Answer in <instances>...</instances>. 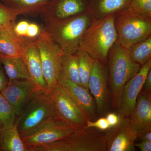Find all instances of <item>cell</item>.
Returning <instances> with one entry per match:
<instances>
[{"label": "cell", "mask_w": 151, "mask_h": 151, "mask_svg": "<svg viewBox=\"0 0 151 151\" xmlns=\"http://www.w3.org/2000/svg\"><path fill=\"white\" fill-rule=\"evenodd\" d=\"M117 40L114 14L92 19L81 37L78 49L86 52L93 59L107 63L109 52Z\"/></svg>", "instance_id": "6da1fadb"}, {"label": "cell", "mask_w": 151, "mask_h": 151, "mask_svg": "<svg viewBox=\"0 0 151 151\" xmlns=\"http://www.w3.org/2000/svg\"><path fill=\"white\" fill-rule=\"evenodd\" d=\"M108 57L112 105L119 109L124 86L139 70L141 66L132 61L128 49L117 42L111 48Z\"/></svg>", "instance_id": "7a4b0ae2"}, {"label": "cell", "mask_w": 151, "mask_h": 151, "mask_svg": "<svg viewBox=\"0 0 151 151\" xmlns=\"http://www.w3.org/2000/svg\"><path fill=\"white\" fill-rule=\"evenodd\" d=\"M92 21L86 11L69 18L45 24L44 28L63 54H74L78 50L81 37Z\"/></svg>", "instance_id": "3957f363"}, {"label": "cell", "mask_w": 151, "mask_h": 151, "mask_svg": "<svg viewBox=\"0 0 151 151\" xmlns=\"http://www.w3.org/2000/svg\"><path fill=\"white\" fill-rule=\"evenodd\" d=\"M117 42L129 49L151 36V18L136 12L129 6L114 14Z\"/></svg>", "instance_id": "277c9868"}, {"label": "cell", "mask_w": 151, "mask_h": 151, "mask_svg": "<svg viewBox=\"0 0 151 151\" xmlns=\"http://www.w3.org/2000/svg\"><path fill=\"white\" fill-rule=\"evenodd\" d=\"M106 131L85 127L75 129L67 137L36 147L35 151H106Z\"/></svg>", "instance_id": "5b68a950"}, {"label": "cell", "mask_w": 151, "mask_h": 151, "mask_svg": "<svg viewBox=\"0 0 151 151\" xmlns=\"http://www.w3.org/2000/svg\"><path fill=\"white\" fill-rule=\"evenodd\" d=\"M54 116H56L51 92L38 89L17 116L16 123L21 136Z\"/></svg>", "instance_id": "8992f818"}, {"label": "cell", "mask_w": 151, "mask_h": 151, "mask_svg": "<svg viewBox=\"0 0 151 151\" xmlns=\"http://www.w3.org/2000/svg\"><path fill=\"white\" fill-rule=\"evenodd\" d=\"M35 42L40 54L44 78L51 92L58 83L60 61L64 54L44 27L35 39Z\"/></svg>", "instance_id": "52a82bcc"}, {"label": "cell", "mask_w": 151, "mask_h": 151, "mask_svg": "<svg viewBox=\"0 0 151 151\" xmlns=\"http://www.w3.org/2000/svg\"><path fill=\"white\" fill-rule=\"evenodd\" d=\"M75 129L56 116H52L22 135L29 151L33 148L67 137Z\"/></svg>", "instance_id": "ba28073f"}, {"label": "cell", "mask_w": 151, "mask_h": 151, "mask_svg": "<svg viewBox=\"0 0 151 151\" xmlns=\"http://www.w3.org/2000/svg\"><path fill=\"white\" fill-rule=\"evenodd\" d=\"M106 64L99 60H94L88 83V89L95 100L98 116H103L108 112L110 103L108 86V71Z\"/></svg>", "instance_id": "9c48e42d"}, {"label": "cell", "mask_w": 151, "mask_h": 151, "mask_svg": "<svg viewBox=\"0 0 151 151\" xmlns=\"http://www.w3.org/2000/svg\"><path fill=\"white\" fill-rule=\"evenodd\" d=\"M57 117L75 129L86 127L81 110L58 83L51 92Z\"/></svg>", "instance_id": "30bf717a"}, {"label": "cell", "mask_w": 151, "mask_h": 151, "mask_svg": "<svg viewBox=\"0 0 151 151\" xmlns=\"http://www.w3.org/2000/svg\"><path fill=\"white\" fill-rule=\"evenodd\" d=\"M106 151H134L138 132L131 123L129 117L121 119L115 127L106 131Z\"/></svg>", "instance_id": "8fae6325"}, {"label": "cell", "mask_w": 151, "mask_h": 151, "mask_svg": "<svg viewBox=\"0 0 151 151\" xmlns=\"http://www.w3.org/2000/svg\"><path fill=\"white\" fill-rule=\"evenodd\" d=\"M151 68V59H150L141 66L139 70L124 86L118 113L121 119L129 117L134 108L138 96Z\"/></svg>", "instance_id": "7c38bea8"}, {"label": "cell", "mask_w": 151, "mask_h": 151, "mask_svg": "<svg viewBox=\"0 0 151 151\" xmlns=\"http://www.w3.org/2000/svg\"><path fill=\"white\" fill-rule=\"evenodd\" d=\"M58 83L78 107L86 122L97 118L96 103L89 89L75 84L59 74Z\"/></svg>", "instance_id": "4fadbf2b"}, {"label": "cell", "mask_w": 151, "mask_h": 151, "mask_svg": "<svg viewBox=\"0 0 151 151\" xmlns=\"http://www.w3.org/2000/svg\"><path fill=\"white\" fill-rule=\"evenodd\" d=\"M88 0H51L41 14L45 23L65 19L86 12Z\"/></svg>", "instance_id": "5bb4252c"}, {"label": "cell", "mask_w": 151, "mask_h": 151, "mask_svg": "<svg viewBox=\"0 0 151 151\" xmlns=\"http://www.w3.org/2000/svg\"><path fill=\"white\" fill-rule=\"evenodd\" d=\"M38 89L40 88L31 80H9L1 93L12 105L17 116Z\"/></svg>", "instance_id": "9a60e30c"}, {"label": "cell", "mask_w": 151, "mask_h": 151, "mask_svg": "<svg viewBox=\"0 0 151 151\" xmlns=\"http://www.w3.org/2000/svg\"><path fill=\"white\" fill-rule=\"evenodd\" d=\"M19 38L22 46V57L26 65L31 80L40 89L49 91L44 78L40 54L35 39Z\"/></svg>", "instance_id": "2e32d148"}, {"label": "cell", "mask_w": 151, "mask_h": 151, "mask_svg": "<svg viewBox=\"0 0 151 151\" xmlns=\"http://www.w3.org/2000/svg\"><path fill=\"white\" fill-rule=\"evenodd\" d=\"M129 118L137 132L151 127V93L141 91Z\"/></svg>", "instance_id": "e0dca14e"}, {"label": "cell", "mask_w": 151, "mask_h": 151, "mask_svg": "<svg viewBox=\"0 0 151 151\" xmlns=\"http://www.w3.org/2000/svg\"><path fill=\"white\" fill-rule=\"evenodd\" d=\"M131 0H88L86 12L92 19H98L129 6Z\"/></svg>", "instance_id": "ac0fdd59"}, {"label": "cell", "mask_w": 151, "mask_h": 151, "mask_svg": "<svg viewBox=\"0 0 151 151\" xmlns=\"http://www.w3.org/2000/svg\"><path fill=\"white\" fill-rule=\"evenodd\" d=\"M15 16L41 14L51 0H1Z\"/></svg>", "instance_id": "d6986e66"}, {"label": "cell", "mask_w": 151, "mask_h": 151, "mask_svg": "<svg viewBox=\"0 0 151 151\" xmlns=\"http://www.w3.org/2000/svg\"><path fill=\"white\" fill-rule=\"evenodd\" d=\"M22 46L19 38L10 28L0 29V58L22 57Z\"/></svg>", "instance_id": "ffe728a7"}, {"label": "cell", "mask_w": 151, "mask_h": 151, "mask_svg": "<svg viewBox=\"0 0 151 151\" xmlns=\"http://www.w3.org/2000/svg\"><path fill=\"white\" fill-rule=\"evenodd\" d=\"M0 63L9 80H31L26 65L22 57L0 58Z\"/></svg>", "instance_id": "44dd1931"}, {"label": "cell", "mask_w": 151, "mask_h": 151, "mask_svg": "<svg viewBox=\"0 0 151 151\" xmlns=\"http://www.w3.org/2000/svg\"><path fill=\"white\" fill-rule=\"evenodd\" d=\"M0 151H29L22 140L16 122L12 128L0 131Z\"/></svg>", "instance_id": "7402d4cb"}, {"label": "cell", "mask_w": 151, "mask_h": 151, "mask_svg": "<svg viewBox=\"0 0 151 151\" xmlns=\"http://www.w3.org/2000/svg\"><path fill=\"white\" fill-rule=\"evenodd\" d=\"M76 53L63 55L60 74L75 84L81 86L78 73V59Z\"/></svg>", "instance_id": "603a6c76"}, {"label": "cell", "mask_w": 151, "mask_h": 151, "mask_svg": "<svg viewBox=\"0 0 151 151\" xmlns=\"http://www.w3.org/2000/svg\"><path fill=\"white\" fill-rule=\"evenodd\" d=\"M130 58L133 62L142 66L151 59V36L128 49Z\"/></svg>", "instance_id": "cb8c5ba5"}, {"label": "cell", "mask_w": 151, "mask_h": 151, "mask_svg": "<svg viewBox=\"0 0 151 151\" xmlns=\"http://www.w3.org/2000/svg\"><path fill=\"white\" fill-rule=\"evenodd\" d=\"M76 53L78 59V73L81 86L89 89L88 83L94 59L82 50L78 49Z\"/></svg>", "instance_id": "d4e9b609"}, {"label": "cell", "mask_w": 151, "mask_h": 151, "mask_svg": "<svg viewBox=\"0 0 151 151\" xmlns=\"http://www.w3.org/2000/svg\"><path fill=\"white\" fill-rule=\"evenodd\" d=\"M16 116L14 108L0 92V131L13 127Z\"/></svg>", "instance_id": "484cf974"}, {"label": "cell", "mask_w": 151, "mask_h": 151, "mask_svg": "<svg viewBox=\"0 0 151 151\" xmlns=\"http://www.w3.org/2000/svg\"><path fill=\"white\" fill-rule=\"evenodd\" d=\"M17 17L3 3L0 2V29L10 28L15 23Z\"/></svg>", "instance_id": "4316f807"}, {"label": "cell", "mask_w": 151, "mask_h": 151, "mask_svg": "<svg viewBox=\"0 0 151 151\" xmlns=\"http://www.w3.org/2000/svg\"><path fill=\"white\" fill-rule=\"evenodd\" d=\"M130 6L136 12L151 18V0H131Z\"/></svg>", "instance_id": "83f0119b"}, {"label": "cell", "mask_w": 151, "mask_h": 151, "mask_svg": "<svg viewBox=\"0 0 151 151\" xmlns=\"http://www.w3.org/2000/svg\"><path fill=\"white\" fill-rule=\"evenodd\" d=\"M29 22L22 20L12 25V29L15 35L19 37H25Z\"/></svg>", "instance_id": "f1b7e54d"}, {"label": "cell", "mask_w": 151, "mask_h": 151, "mask_svg": "<svg viewBox=\"0 0 151 151\" xmlns=\"http://www.w3.org/2000/svg\"><path fill=\"white\" fill-rule=\"evenodd\" d=\"M86 127H92L103 131H107L111 128L105 117H101L96 121H87Z\"/></svg>", "instance_id": "f546056e"}, {"label": "cell", "mask_w": 151, "mask_h": 151, "mask_svg": "<svg viewBox=\"0 0 151 151\" xmlns=\"http://www.w3.org/2000/svg\"><path fill=\"white\" fill-rule=\"evenodd\" d=\"M42 29V28L37 24L29 23L25 38L35 39L40 34Z\"/></svg>", "instance_id": "4dcf8cb0"}, {"label": "cell", "mask_w": 151, "mask_h": 151, "mask_svg": "<svg viewBox=\"0 0 151 151\" xmlns=\"http://www.w3.org/2000/svg\"><path fill=\"white\" fill-rule=\"evenodd\" d=\"M111 128L118 125L121 121V118L118 114L114 113H108L105 117Z\"/></svg>", "instance_id": "1f68e13d"}, {"label": "cell", "mask_w": 151, "mask_h": 151, "mask_svg": "<svg viewBox=\"0 0 151 151\" xmlns=\"http://www.w3.org/2000/svg\"><path fill=\"white\" fill-rule=\"evenodd\" d=\"M138 138L141 140L151 142V127L147 128L138 132Z\"/></svg>", "instance_id": "d6a6232c"}, {"label": "cell", "mask_w": 151, "mask_h": 151, "mask_svg": "<svg viewBox=\"0 0 151 151\" xmlns=\"http://www.w3.org/2000/svg\"><path fill=\"white\" fill-rule=\"evenodd\" d=\"M142 91L147 93H151V68L149 70L147 75L143 84Z\"/></svg>", "instance_id": "836d02e7"}, {"label": "cell", "mask_w": 151, "mask_h": 151, "mask_svg": "<svg viewBox=\"0 0 151 151\" xmlns=\"http://www.w3.org/2000/svg\"><path fill=\"white\" fill-rule=\"evenodd\" d=\"M135 147L138 148L141 151H151V142L142 140L140 142L135 143Z\"/></svg>", "instance_id": "e575fe53"}, {"label": "cell", "mask_w": 151, "mask_h": 151, "mask_svg": "<svg viewBox=\"0 0 151 151\" xmlns=\"http://www.w3.org/2000/svg\"><path fill=\"white\" fill-rule=\"evenodd\" d=\"M1 65L0 63V92L5 88L9 81L7 79Z\"/></svg>", "instance_id": "d590c367"}]
</instances>
